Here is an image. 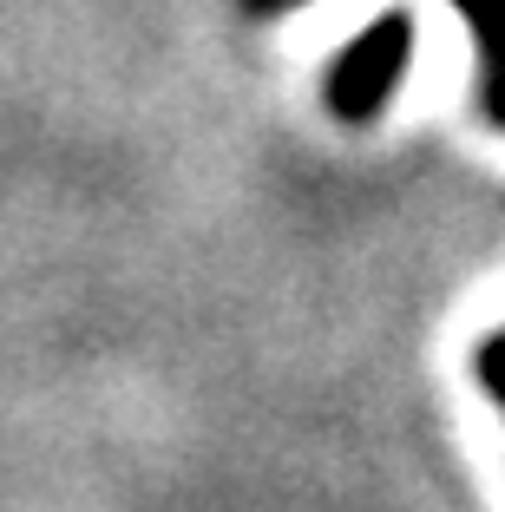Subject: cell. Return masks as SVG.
I'll use <instances>...</instances> for the list:
<instances>
[{
    "instance_id": "cell-4",
    "label": "cell",
    "mask_w": 505,
    "mask_h": 512,
    "mask_svg": "<svg viewBox=\"0 0 505 512\" xmlns=\"http://www.w3.org/2000/svg\"><path fill=\"white\" fill-rule=\"evenodd\" d=\"M479 106L492 125H505V66H486V86H479Z\"/></svg>"
},
{
    "instance_id": "cell-3",
    "label": "cell",
    "mask_w": 505,
    "mask_h": 512,
    "mask_svg": "<svg viewBox=\"0 0 505 512\" xmlns=\"http://www.w3.org/2000/svg\"><path fill=\"white\" fill-rule=\"evenodd\" d=\"M479 381L492 388V401H505V329L479 342Z\"/></svg>"
},
{
    "instance_id": "cell-2",
    "label": "cell",
    "mask_w": 505,
    "mask_h": 512,
    "mask_svg": "<svg viewBox=\"0 0 505 512\" xmlns=\"http://www.w3.org/2000/svg\"><path fill=\"white\" fill-rule=\"evenodd\" d=\"M453 7L466 14L479 53H486V66H505V0H453Z\"/></svg>"
},
{
    "instance_id": "cell-5",
    "label": "cell",
    "mask_w": 505,
    "mask_h": 512,
    "mask_svg": "<svg viewBox=\"0 0 505 512\" xmlns=\"http://www.w3.org/2000/svg\"><path fill=\"white\" fill-rule=\"evenodd\" d=\"M289 7H309V0H243V14H256V20H276Z\"/></svg>"
},
{
    "instance_id": "cell-1",
    "label": "cell",
    "mask_w": 505,
    "mask_h": 512,
    "mask_svg": "<svg viewBox=\"0 0 505 512\" xmlns=\"http://www.w3.org/2000/svg\"><path fill=\"white\" fill-rule=\"evenodd\" d=\"M407 60H414V14H401V7H387L381 20H368V27L355 33V40L335 53V66H328V112L342 125H368L387 112V99L401 92L407 79Z\"/></svg>"
}]
</instances>
